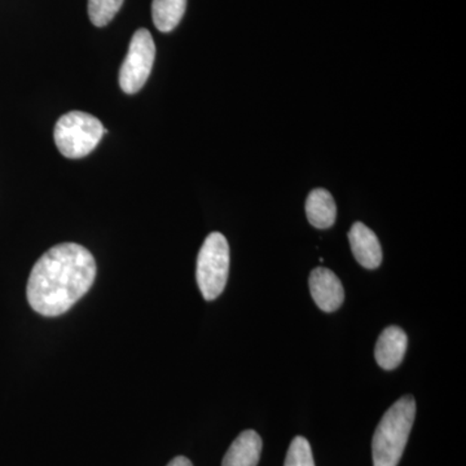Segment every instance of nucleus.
Wrapping results in <instances>:
<instances>
[{"label": "nucleus", "instance_id": "nucleus-1", "mask_svg": "<svg viewBox=\"0 0 466 466\" xmlns=\"http://www.w3.org/2000/svg\"><path fill=\"white\" fill-rule=\"evenodd\" d=\"M95 278L96 262L90 251L73 242L56 245L34 265L27 300L43 317H58L90 290Z\"/></svg>", "mask_w": 466, "mask_h": 466}, {"label": "nucleus", "instance_id": "nucleus-2", "mask_svg": "<svg viewBox=\"0 0 466 466\" xmlns=\"http://www.w3.org/2000/svg\"><path fill=\"white\" fill-rule=\"evenodd\" d=\"M416 416V401L404 395L383 415L372 441L373 466H398Z\"/></svg>", "mask_w": 466, "mask_h": 466}, {"label": "nucleus", "instance_id": "nucleus-3", "mask_svg": "<svg viewBox=\"0 0 466 466\" xmlns=\"http://www.w3.org/2000/svg\"><path fill=\"white\" fill-rule=\"evenodd\" d=\"M106 134L96 116L85 112H69L55 126L54 139L61 155L66 158H82L96 148Z\"/></svg>", "mask_w": 466, "mask_h": 466}, {"label": "nucleus", "instance_id": "nucleus-4", "mask_svg": "<svg viewBox=\"0 0 466 466\" xmlns=\"http://www.w3.org/2000/svg\"><path fill=\"white\" fill-rule=\"evenodd\" d=\"M228 274V242L222 233H210L202 244L196 267V279L205 299L214 300L223 293Z\"/></svg>", "mask_w": 466, "mask_h": 466}, {"label": "nucleus", "instance_id": "nucleus-5", "mask_svg": "<svg viewBox=\"0 0 466 466\" xmlns=\"http://www.w3.org/2000/svg\"><path fill=\"white\" fill-rule=\"evenodd\" d=\"M156 57V46L152 34L147 29L135 32L121 69H119V86L126 94H135L146 85L152 72Z\"/></svg>", "mask_w": 466, "mask_h": 466}, {"label": "nucleus", "instance_id": "nucleus-6", "mask_svg": "<svg viewBox=\"0 0 466 466\" xmlns=\"http://www.w3.org/2000/svg\"><path fill=\"white\" fill-rule=\"evenodd\" d=\"M309 285L312 299L321 311L333 312L341 308L345 290L332 269L318 267L309 275Z\"/></svg>", "mask_w": 466, "mask_h": 466}, {"label": "nucleus", "instance_id": "nucleus-7", "mask_svg": "<svg viewBox=\"0 0 466 466\" xmlns=\"http://www.w3.org/2000/svg\"><path fill=\"white\" fill-rule=\"evenodd\" d=\"M350 247L359 265L375 269L382 262V249L379 238L361 222L352 225L349 232Z\"/></svg>", "mask_w": 466, "mask_h": 466}, {"label": "nucleus", "instance_id": "nucleus-8", "mask_svg": "<svg viewBox=\"0 0 466 466\" xmlns=\"http://www.w3.org/2000/svg\"><path fill=\"white\" fill-rule=\"evenodd\" d=\"M408 337L400 327L386 328L376 343L375 357L382 370H392L400 367L406 355Z\"/></svg>", "mask_w": 466, "mask_h": 466}, {"label": "nucleus", "instance_id": "nucleus-9", "mask_svg": "<svg viewBox=\"0 0 466 466\" xmlns=\"http://www.w3.org/2000/svg\"><path fill=\"white\" fill-rule=\"evenodd\" d=\"M262 447V438L257 431H242L227 451L222 466H257Z\"/></svg>", "mask_w": 466, "mask_h": 466}, {"label": "nucleus", "instance_id": "nucleus-10", "mask_svg": "<svg viewBox=\"0 0 466 466\" xmlns=\"http://www.w3.org/2000/svg\"><path fill=\"white\" fill-rule=\"evenodd\" d=\"M306 216L309 222L317 228H330L337 218V207L333 196L324 188H317L309 192L306 200Z\"/></svg>", "mask_w": 466, "mask_h": 466}, {"label": "nucleus", "instance_id": "nucleus-11", "mask_svg": "<svg viewBox=\"0 0 466 466\" xmlns=\"http://www.w3.org/2000/svg\"><path fill=\"white\" fill-rule=\"evenodd\" d=\"M186 8L187 0H153V23L159 32H171L179 25Z\"/></svg>", "mask_w": 466, "mask_h": 466}, {"label": "nucleus", "instance_id": "nucleus-12", "mask_svg": "<svg viewBox=\"0 0 466 466\" xmlns=\"http://www.w3.org/2000/svg\"><path fill=\"white\" fill-rule=\"evenodd\" d=\"M124 5V0H88V16L95 26L108 25Z\"/></svg>", "mask_w": 466, "mask_h": 466}, {"label": "nucleus", "instance_id": "nucleus-13", "mask_svg": "<svg viewBox=\"0 0 466 466\" xmlns=\"http://www.w3.org/2000/svg\"><path fill=\"white\" fill-rule=\"evenodd\" d=\"M284 466H315L311 446L306 438L296 437L291 441Z\"/></svg>", "mask_w": 466, "mask_h": 466}, {"label": "nucleus", "instance_id": "nucleus-14", "mask_svg": "<svg viewBox=\"0 0 466 466\" xmlns=\"http://www.w3.org/2000/svg\"><path fill=\"white\" fill-rule=\"evenodd\" d=\"M167 466H193V465H192V462L189 461L188 459L184 458V456H177V458L171 460V461L168 462Z\"/></svg>", "mask_w": 466, "mask_h": 466}]
</instances>
